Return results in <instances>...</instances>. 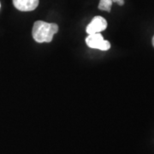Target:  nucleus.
<instances>
[{"instance_id": "f257e3e1", "label": "nucleus", "mask_w": 154, "mask_h": 154, "mask_svg": "<svg viewBox=\"0 0 154 154\" xmlns=\"http://www.w3.org/2000/svg\"><path fill=\"white\" fill-rule=\"evenodd\" d=\"M58 32V26L56 23L37 21L33 24V39L38 43H49L52 40L53 35Z\"/></svg>"}, {"instance_id": "f03ea898", "label": "nucleus", "mask_w": 154, "mask_h": 154, "mask_svg": "<svg viewBox=\"0 0 154 154\" xmlns=\"http://www.w3.org/2000/svg\"><path fill=\"white\" fill-rule=\"evenodd\" d=\"M86 43L90 48L99 49L100 51H107L110 48V44L108 40H105L99 33L89 34L86 38Z\"/></svg>"}, {"instance_id": "7ed1b4c3", "label": "nucleus", "mask_w": 154, "mask_h": 154, "mask_svg": "<svg viewBox=\"0 0 154 154\" xmlns=\"http://www.w3.org/2000/svg\"><path fill=\"white\" fill-rule=\"evenodd\" d=\"M107 28V22L102 17H95L92 22L87 27V33L88 34L100 33Z\"/></svg>"}, {"instance_id": "20e7f679", "label": "nucleus", "mask_w": 154, "mask_h": 154, "mask_svg": "<svg viewBox=\"0 0 154 154\" xmlns=\"http://www.w3.org/2000/svg\"><path fill=\"white\" fill-rule=\"evenodd\" d=\"M14 6L21 11H32L38 5V0H13Z\"/></svg>"}, {"instance_id": "39448f33", "label": "nucleus", "mask_w": 154, "mask_h": 154, "mask_svg": "<svg viewBox=\"0 0 154 154\" xmlns=\"http://www.w3.org/2000/svg\"><path fill=\"white\" fill-rule=\"evenodd\" d=\"M112 0H100L99 5V9L101 11L110 12L112 5Z\"/></svg>"}, {"instance_id": "423d86ee", "label": "nucleus", "mask_w": 154, "mask_h": 154, "mask_svg": "<svg viewBox=\"0 0 154 154\" xmlns=\"http://www.w3.org/2000/svg\"><path fill=\"white\" fill-rule=\"evenodd\" d=\"M112 2H115L118 5H124V0H112Z\"/></svg>"}, {"instance_id": "0eeeda50", "label": "nucleus", "mask_w": 154, "mask_h": 154, "mask_svg": "<svg viewBox=\"0 0 154 154\" xmlns=\"http://www.w3.org/2000/svg\"><path fill=\"white\" fill-rule=\"evenodd\" d=\"M152 45L154 46V35H153V37H152Z\"/></svg>"}]
</instances>
